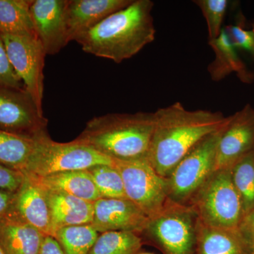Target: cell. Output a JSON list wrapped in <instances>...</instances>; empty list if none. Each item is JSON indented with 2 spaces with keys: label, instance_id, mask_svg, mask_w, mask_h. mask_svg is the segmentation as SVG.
Segmentation results:
<instances>
[{
  "label": "cell",
  "instance_id": "obj_1",
  "mask_svg": "<svg viewBox=\"0 0 254 254\" xmlns=\"http://www.w3.org/2000/svg\"><path fill=\"white\" fill-rule=\"evenodd\" d=\"M154 128L147 160L166 179L197 143L219 131L228 122L221 112L189 110L180 102L153 113Z\"/></svg>",
  "mask_w": 254,
  "mask_h": 254
},
{
  "label": "cell",
  "instance_id": "obj_2",
  "mask_svg": "<svg viewBox=\"0 0 254 254\" xmlns=\"http://www.w3.org/2000/svg\"><path fill=\"white\" fill-rule=\"evenodd\" d=\"M153 6L150 0H133L76 41L85 53L117 64L123 63L154 41Z\"/></svg>",
  "mask_w": 254,
  "mask_h": 254
},
{
  "label": "cell",
  "instance_id": "obj_3",
  "mask_svg": "<svg viewBox=\"0 0 254 254\" xmlns=\"http://www.w3.org/2000/svg\"><path fill=\"white\" fill-rule=\"evenodd\" d=\"M153 128V113L107 114L91 119L74 140L113 160H139L147 158Z\"/></svg>",
  "mask_w": 254,
  "mask_h": 254
},
{
  "label": "cell",
  "instance_id": "obj_4",
  "mask_svg": "<svg viewBox=\"0 0 254 254\" xmlns=\"http://www.w3.org/2000/svg\"><path fill=\"white\" fill-rule=\"evenodd\" d=\"M200 225L191 207L168 200L161 211L148 218L139 235L143 243L163 254H195Z\"/></svg>",
  "mask_w": 254,
  "mask_h": 254
},
{
  "label": "cell",
  "instance_id": "obj_5",
  "mask_svg": "<svg viewBox=\"0 0 254 254\" xmlns=\"http://www.w3.org/2000/svg\"><path fill=\"white\" fill-rule=\"evenodd\" d=\"M188 205L203 225L216 228L237 230L245 215L230 168L215 170Z\"/></svg>",
  "mask_w": 254,
  "mask_h": 254
},
{
  "label": "cell",
  "instance_id": "obj_6",
  "mask_svg": "<svg viewBox=\"0 0 254 254\" xmlns=\"http://www.w3.org/2000/svg\"><path fill=\"white\" fill-rule=\"evenodd\" d=\"M99 165L113 166L114 160L75 140L59 143L49 136L38 142L34 155L23 173L43 177L63 172L88 170Z\"/></svg>",
  "mask_w": 254,
  "mask_h": 254
},
{
  "label": "cell",
  "instance_id": "obj_7",
  "mask_svg": "<svg viewBox=\"0 0 254 254\" xmlns=\"http://www.w3.org/2000/svg\"><path fill=\"white\" fill-rule=\"evenodd\" d=\"M224 127L197 143L177 163L166 178L169 200L188 205L197 190L213 173L217 145Z\"/></svg>",
  "mask_w": 254,
  "mask_h": 254
},
{
  "label": "cell",
  "instance_id": "obj_8",
  "mask_svg": "<svg viewBox=\"0 0 254 254\" xmlns=\"http://www.w3.org/2000/svg\"><path fill=\"white\" fill-rule=\"evenodd\" d=\"M113 160V167L123 178L127 199L148 218L161 211L169 200L166 179L156 173L147 158Z\"/></svg>",
  "mask_w": 254,
  "mask_h": 254
},
{
  "label": "cell",
  "instance_id": "obj_9",
  "mask_svg": "<svg viewBox=\"0 0 254 254\" xmlns=\"http://www.w3.org/2000/svg\"><path fill=\"white\" fill-rule=\"evenodd\" d=\"M48 121L24 88L0 85V129L40 140L50 136Z\"/></svg>",
  "mask_w": 254,
  "mask_h": 254
},
{
  "label": "cell",
  "instance_id": "obj_10",
  "mask_svg": "<svg viewBox=\"0 0 254 254\" xmlns=\"http://www.w3.org/2000/svg\"><path fill=\"white\" fill-rule=\"evenodd\" d=\"M8 58L23 87L43 110L46 53L36 35L0 34Z\"/></svg>",
  "mask_w": 254,
  "mask_h": 254
},
{
  "label": "cell",
  "instance_id": "obj_11",
  "mask_svg": "<svg viewBox=\"0 0 254 254\" xmlns=\"http://www.w3.org/2000/svg\"><path fill=\"white\" fill-rule=\"evenodd\" d=\"M254 150V108L250 104L230 115L217 145L215 170L230 168Z\"/></svg>",
  "mask_w": 254,
  "mask_h": 254
},
{
  "label": "cell",
  "instance_id": "obj_12",
  "mask_svg": "<svg viewBox=\"0 0 254 254\" xmlns=\"http://www.w3.org/2000/svg\"><path fill=\"white\" fill-rule=\"evenodd\" d=\"M68 0H32L35 32L47 55L58 54L68 44L66 10Z\"/></svg>",
  "mask_w": 254,
  "mask_h": 254
},
{
  "label": "cell",
  "instance_id": "obj_13",
  "mask_svg": "<svg viewBox=\"0 0 254 254\" xmlns=\"http://www.w3.org/2000/svg\"><path fill=\"white\" fill-rule=\"evenodd\" d=\"M148 217L128 199L100 198L94 203L91 225L99 233L111 231H143Z\"/></svg>",
  "mask_w": 254,
  "mask_h": 254
},
{
  "label": "cell",
  "instance_id": "obj_14",
  "mask_svg": "<svg viewBox=\"0 0 254 254\" xmlns=\"http://www.w3.org/2000/svg\"><path fill=\"white\" fill-rule=\"evenodd\" d=\"M133 0H68L66 10L68 42L76 41L105 18Z\"/></svg>",
  "mask_w": 254,
  "mask_h": 254
},
{
  "label": "cell",
  "instance_id": "obj_15",
  "mask_svg": "<svg viewBox=\"0 0 254 254\" xmlns=\"http://www.w3.org/2000/svg\"><path fill=\"white\" fill-rule=\"evenodd\" d=\"M12 211L43 235H51V215L46 190L31 175L24 174L22 184L15 193Z\"/></svg>",
  "mask_w": 254,
  "mask_h": 254
},
{
  "label": "cell",
  "instance_id": "obj_16",
  "mask_svg": "<svg viewBox=\"0 0 254 254\" xmlns=\"http://www.w3.org/2000/svg\"><path fill=\"white\" fill-rule=\"evenodd\" d=\"M46 236L13 211L0 218V246L6 254H38Z\"/></svg>",
  "mask_w": 254,
  "mask_h": 254
},
{
  "label": "cell",
  "instance_id": "obj_17",
  "mask_svg": "<svg viewBox=\"0 0 254 254\" xmlns=\"http://www.w3.org/2000/svg\"><path fill=\"white\" fill-rule=\"evenodd\" d=\"M51 215V235L60 229L75 225H91L94 203L60 192L46 190Z\"/></svg>",
  "mask_w": 254,
  "mask_h": 254
},
{
  "label": "cell",
  "instance_id": "obj_18",
  "mask_svg": "<svg viewBox=\"0 0 254 254\" xmlns=\"http://www.w3.org/2000/svg\"><path fill=\"white\" fill-rule=\"evenodd\" d=\"M208 45L215 54V58L208 66V71L213 81L224 79L235 73L244 83H250L254 76L250 72L243 60L238 54L228 33L223 28L218 38L209 41Z\"/></svg>",
  "mask_w": 254,
  "mask_h": 254
},
{
  "label": "cell",
  "instance_id": "obj_19",
  "mask_svg": "<svg viewBox=\"0 0 254 254\" xmlns=\"http://www.w3.org/2000/svg\"><path fill=\"white\" fill-rule=\"evenodd\" d=\"M32 177L46 190L73 195L91 203H95L101 198L87 170L63 172L43 177Z\"/></svg>",
  "mask_w": 254,
  "mask_h": 254
},
{
  "label": "cell",
  "instance_id": "obj_20",
  "mask_svg": "<svg viewBox=\"0 0 254 254\" xmlns=\"http://www.w3.org/2000/svg\"><path fill=\"white\" fill-rule=\"evenodd\" d=\"M195 254H248L237 230L216 228L200 222Z\"/></svg>",
  "mask_w": 254,
  "mask_h": 254
},
{
  "label": "cell",
  "instance_id": "obj_21",
  "mask_svg": "<svg viewBox=\"0 0 254 254\" xmlns=\"http://www.w3.org/2000/svg\"><path fill=\"white\" fill-rule=\"evenodd\" d=\"M41 140L17 136L0 129V163L23 173Z\"/></svg>",
  "mask_w": 254,
  "mask_h": 254
},
{
  "label": "cell",
  "instance_id": "obj_22",
  "mask_svg": "<svg viewBox=\"0 0 254 254\" xmlns=\"http://www.w3.org/2000/svg\"><path fill=\"white\" fill-rule=\"evenodd\" d=\"M31 2L0 0V34L36 35L30 11Z\"/></svg>",
  "mask_w": 254,
  "mask_h": 254
},
{
  "label": "cell",
  "instance_id": "obj_23",
  "mask_svg": "<svg viewBox=\"0 0 254 254\" xmlns=\"http://www.w3.org/2000/svg\"><path fill=\"white\" fill-rule=\"evenodd\" d=\"M144 245L138 234L111 231L100 234L89 254H136Z\"/></svg>",
  "mask_w": 254,
  "mask_h": 254
},
{
  "label": "cell",
  "instance_id": "obj_24",
  "mask_svg": "<svg viewBox=\"0 0 254 254\" xmlns=\"http://www.w3.org/2000/svg\"><path fill=\"white\" fill-rule=\"evenodd\" d=\"M230 173L245 215L254 208V150L234 164Z\"/></svg>",
  "mask_w": 254,
  "mask_h": 254
},
{
  "label": "cell",
  "instance_id": "obj_25",
  "mask_svg": "<svg viewBox=\"0 0 254 254\" xmlns=\"http://www.w3.org/2000/svg\"><path fill=\"white\" fill-rule=\"evenodd\" d=\"M98 234L91 225H75L60 229L53 237L65 254H89Z\"/></svg>",
  "mask_w": 254,
  "mask_h": 254
},
{
  "label": "cell",
  "instance_id": "obj_26",
  "mask_svg": "<svg viewBox=\"0 0 254 254\" xmlns=\"http://www.w3.org/2000/svg\"><path fill=\"white\" fill-rule=\"evenodd\" d=\"M101 198L127 199L121 175L110 165H95L88 169Z\"/></svg>",
  "mask_w": 254,
  "mask_h": 254
},
{
  "label": "cell",
  "instance_id": "obj_27",
  "mask_svg": "<svg viewBox=\"0 0 254 254\" xmlns=\"http://www.w3.org/2000/svg\"><path fill=\"white\" fill-rule=\"evenodd\" d=\"M204 16L208 28V41L220 36L229 1L227 0H194Z\"/></svg>",
  "mask_w": 254,
  "mask_h": 254
},
{
  "label": "cell",
  "instance_id": "obj_28",
  "mask_svg": "<svg viewBox=\"0 0 254 254\" xmlns=\"http://www.w3.org/2000/svg\"><path fill=\"white\" fill-rule=\"evenodd\" d=\"M225 28L237 49L247 52L254 60V24L251 29L240 24L230 25Z\"/></svg>",
  "mask_w": 254,
  "mask_h": 254
},
{
  "label": "cell",
  "instance_id": "obj_29",
  "mask_svg": "<svg viewBox=\"0 0 254 254\" xmlns=\"http://www.w3.org/2000/svg\"><path fill=\"white\" fill-rule=\"evenodd\" d=\"M0 85L24 88L10 63L2 40L0 37Z\"/></svg>",
  "mask_w": 254,
  "mask_h": 254
},
{
  "label": "cell",
  "instance_id": "obj_30",
  "mask_svg": "<svg viewBox=\"0 0 254 254\" xmlns=\"http://www.w3.org/2000/svg\"><path fill=\"white\" fill-rule=\"evenodd\" d=\"M238 232L248 254L254 253V208L246 213L237 227Z\"/></svg>",
  "mask_w": 254,
  "mask_h": 254
},
{
  "label": "cell",
  "instance_id": "obj_31",
  "mask_svg": "<svg viewBox=\"0 0 254 254\" xmlns=\"http://www.w3.org/2000/svg\"><path fill=\"white\" fill-rule=\"evenodd\" d=\"M24 179L22 172L5 166L0 163V190L16 192Z\"/></svg>",
  "mask_w": 254,
  "mask_h": 254
},
{
  "label": "cell",
  "instance_id": "obj_32",
  "mask_svg": "<svg viewBox=\"0 0 254 254\" xmlns=\"http://www.w3.org/2000/svg\"><path fill=\"white\" fill-rule=\"evenodd\" d=\"M16 192L0 190V218L12 211Z\"/></svg>",
  "mask_w": 254,
  "mask_h": 254
},
{
  "label": "cell",
  "instance_id": "obj_33",
  "mask_svg": "<svg viewBox=\"0 0 254 254\" xmlns=\"http://www.w3.org/2000/svg\"><path fill=\"white\" fill-rule=\"evenodd\" d=\"M38 254H65L59 242L55 237L46 235Z\"/></svg>",
  "mask_w": 254,
  "mask_h": 254
},
{
  "label": "cell",
  "instance_id": "obj_34",
  "mask_svg": "<svg viewBox=\"0 0 254 254\" xmlns=\"http://www.w3.org/2000/svg\"><path fill=\"white\" fill-rule=\"evenodd\" d=\"M0 254H6L4 253V251L1 249V246H0Z\"/></svg>",
  "mask_w": 254,
  "mask_h": 254
},
{
  "label": "cell",
  "instance_id": "obj_35",
  "mask_svg": "<svg viewBox=\"0 0 254 254\" xmlns=\"http://www.w3.org/2000/svg\"><path fill=\"white\" fill-rule=\"evenodd\" d=\"M146 254V253H144V254Z\"/></svg>",
  "mask_w": 254,
  "mask_h": 254
},
{
  "label": "cell",
  "instance_id": "obj_36",
  "mask_svg": "<svg viewBox=\"0 0 254 254\" xmlns=\"http://www.w3.org/2000/svg\"><path fill=\"white\" fill-rule=\"evenodd\" d=\"M253 254H254V253Z\"/></svg>",
  "mask_w": 254,
  "mask_h": 254
}]
</instances>
